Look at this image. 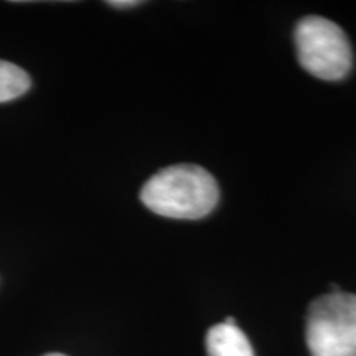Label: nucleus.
Masks as SVG:
<instances>
[{
	"mask_svg": "<svg viewBox=\"0 0 356 356\" xmlns=\"http://www.w3.org/2000/svg\"><path fill=\"white\" fill-rule=\"evenodd\" d=\"M30 78L20 66L0 60V102H7L25 95Z\"/></svg>",
	"mask_w": 356,
	"mask_h": 356,
	"instance_id": "5",
	"label": "nucleus"
},
{
	"mask_svg": "<svg viewBox=\"0 0 356 356\" xmlns=\"http://www.w3.org/2000/svg\"><path fill=\"white\" fill-rule=\"evenodd\" d=\"M108 3L111 7H115V8H127V7L139 6L140 2H136V0H111Z\"/></svg>",
	"mask_w": 356,
	"mask_h": 356,
	"instance_id": "6",
	"label": "nucleus"
},
{
	"mask_svg": "<svg viewBox=\"0 0 356 356\" xmlns=\"http://www.w3.org/2000/svg\"><path fill=\"white\" fill-rule=\"evenodd\" d=\"M305 341L312 356H356V296L330 292L309 305Z\"/></svg>",
	"mask_w": 356,
	"mask_h": 356,
	"instance_id": "2",
	"label": "nucleus"
},
{
	"mask_svg": "<svg viewBox=\"0 0 356 356\" xmlns=\"http://www.w3.org/2000/svg\"><path fill=\"white\" fill-rule=\"evenodd\" d=\"M208 356H254L246 333L238 325L218 323L207 333Z\"/></svg>",
	"mask_w": 356,
	"mask_h": 356,
	"instance_id": "4",
	"label": "nucleus"
},
{
	"mask_svg": "<svg viewBox=\"0 0 356 356\" xmlns=\"http://www.w3.org/2000/svg\"><path fill=\"white\" fill-rule=\"evenodd\" d=\"M296 48L302 68L325 81H340L353 66L348 37L341 26L325 17H304L297 24Z\"/></svg>",
	"mask_w": 356,
	"mask_h": 356,
	"instance_id": "3",
	"label": "nucleus"
},
{
	"mask_svg": "<svg viewBox=\"0 0 356 356\" xmlns=\"http://www.w3.org/2000/svg\"><path fill=\"white\" fill-rule=\"evenodd\" d=\"M142 203L172 220H200L215 210L220 188L215 177L195 163H178L155 173L140 190Z\"/></svg>",
	"mask_w": 356,
	"mask_h": 356,
	"instance_id": "1",
	"label": "nucleus"
},
{
	"mask_svg": "<svg viewBox=\"0 0 356 356\" xmlns=\"http://www.w3.org/2000/svg\"><path fill=\"white\" fill-rule=\"evenodd\" d=\"M44 356H66V355H61V353H48V355H44Z\"/></svg>",
	"mask_w": 356,
	"mask_h": 356,
	"instance_id": "7",
	"label": "nucleus"
}]
</instances>
